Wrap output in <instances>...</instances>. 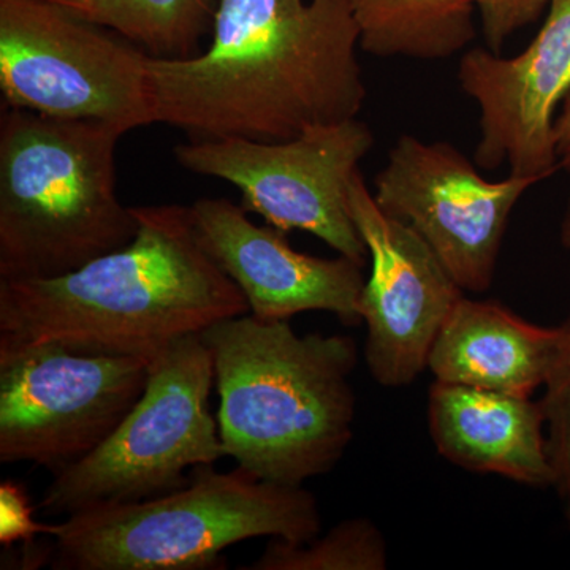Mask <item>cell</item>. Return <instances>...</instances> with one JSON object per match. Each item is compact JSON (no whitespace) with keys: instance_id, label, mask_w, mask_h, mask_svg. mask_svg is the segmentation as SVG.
<instances>
[{"instance_id":"cell-10","label":"cell","mask_w":570,"mask_h":570,"mask_svg":"<svg viewBox=\"0 0 570 570\" xmlns=\"http://www.w3.org/2000/svg\"><path fill=\"white\" fill-rule=\"evenodd\" d=\"M534 179L489 181L445 141L397 138L374 179L382 212L411 225L463 292L483 294L494 273L510 214Z\"/></svg>"},{"instance_id":"cell-20","label":"cell","mask_w":570,"mask_h":570,"mask_svg":"<svg viewBox=\"0 0 570 570\" xmlns=\"http://www.w3.org/2000/svg\"><path fill=\"white\" fill-rule=\"evenodd\" d=\"M489 50L501 51L505 40L538 21L551 0H474Z\"/></svg>"},{"instance_id":"cell-13","label":"cell","mask_w":570,"mask_h":570,"mask_svg":"<svg viewBox=\"0 0 570 570\" xmlns=\"http://www.w3.org/2000/svg\"><path fill=\"white\" fill-rule=\"evenodd\" d=\"M190 209L198 242L243 292L254 317L288 321L324 311L343 325L362 322L365 266L346 255L322 258L298 253L285 232L254 224L242 205L227 198H200Z\"/></svg>"},{"instance_id":"cell-5","label":"cell","mask_w":570,"mask_h":570,"mask_svg":"<svg viewBox=\"0 0 570 570\" xmlns=\"http://www.w3.org/2000/svg\"><path fill=\"white\" fill-rule=\"evenodd\" d=\"M322 531L317 499L303 485L242 468L190 469L183 489L146 501L82 510L51 524L55 570H214L245 540L309 542Z\"/></svg>"},{"instance_id":"cell-8","label":"cell","mask_w":570,"mask_h":570,"mask_svg":"<svg viewBox=\"0 0 570 570\" xmlns=\"http://www.w3.org/2000/svg\"><path fill=\"white\" fill-rule=\"evenodd\" d=\"M373 145L370 126L354 118L284 141L190 140L176 146L175 157L187 171L230 183L243 208L266 224L317 236L365 266L370 255L348 209V189Z\"/></svg>"},{"instance_id":"cell-14","label":"cell","mask_w":570,"mask_h":570,"mask_svg":"<svg viewBox=\"0 0 570 570\" xmlns=\"http://www.w3.org/2000/svg\"><path fill=\"white\" fill-rule=\"evenodd\" d=\"M428 428L439 455L479 474L553 487L546 417L531 396L434 381Z\"/></svg>"},{"instance_id":"cell-21","label":"cell","mask_w":570,"mask_h":570,"mask_svg":"<svg viewBox=\"0 0 570 570\" xmlns=\"http://www.w3.org/2000/svg\"><path fill=\"white\" fill-rule=\"evenodd\" d=\"M39 534L50 535L51 524L36 520L24 485L13 480L0 483V543L10 549L33 542Z\"/></svg>"},{"instance_id":"cell-11","label":"cell","mask_w":570,"mask_h":570,"mask_svg":"<svg viewBox=\"0 0 570 570\" xmlns=\"http://www.w3.org/2000/svg\"><path fill=\"white\" fill-rule=\"evenodd\" d=\"M348 209L371 262L360 295L366 365L382 387H406L426 370L439 330L463 288L411 225L382 212L362 171L348 189Z\"/></svg>"},{"instance_id":"cell-1","label":"cell","mask_w":570,"mask_h":570,"mask_svg":"<svg viewBox=\"0 0 570 570\" xmlns=\"http://www.w3.org/2000/svg\"><path fill=\"white\" fill-rule=\"evenodd\" d=\"M351 0H220L208 50L146 63L153 121L190 140L284 141L366 100Z\"/></svg>"},{"instance_id":"cell-18","label":"cell","mask_w":570,"mask_h":570,"mask_svg":"<svg viewBox=\"0 0 570 570\" xmlns=\"http://www.w3.org/2000/svg\"><path fill=\"white\" fill-rule=\"evenodd\" d=\"M389 549L373 521L355 517L341 521L325 535L294 543L272 539L264 553L242 570H385Z\"/></svg>"},{"instance_id":"cell-23","label":"cell","mask_w":570,"mask_h":570,"mask_svg":"<svg viewBox=\"0 0 570 570\" xmlns=\"http://www.w3.org/2000/svg\"><path fill=\"white\" fill-rule=\"evenodd\" d=\"M560 235L562 247H564L570 255V197L568 205H566L564 214H562Z\"/></svg>"},{"instance_id":"cell-22","label":"cell","mask_w":570,"mask_h":570,"mask_svg":"<svg viewBox=\"0 0 570 570\" xmlns=\"http://www.w3.org/2000/svg\"><path fill=\"white\" fill-rule=\"evenodd\" d=\"M554 138H557L558 153L560 156L570 148V94L562 104V110L554 121Z\"/></svg>"},{"instance_id":"cell-17","label":"cell","mask_w":570,"mask_h":570,"mask_svg":"<svg viewBox=\"0 0 570 570\" xmlns=\"http://www.w3.org/2000/svg\"><path fill=\"white\" fill-rule=\"evenodd\" d=\"M82 20L121 33L151 58L200 55L220 0H55Z\"/></svg>"},{"instance_id":"cell-7","label":"cell","mask_w":570,"mask_h":570,"mask_svg":"<svg viewBox=\"0 0 570 570\" xmlns=\"http://www.w3.org/2000/svg\"><path fill=\"white\" fill-rule=\"evenodd\" d=\"M148 58L121 33L55 0H0L3 107L130 132L154 124Z\"/></svg>"},{"instance_id":"cell-12","label":"cell","mask_w":570,"mask_h":570,"mask_svg":"<svg viewBox=\"0 0 570 570\" xmlns=\"http://www.w3.org/2000/svg\"><path fill=\"white\" fill-rule=\"evenodd\" d=\"M461 89L478 104V167L549 178L560 167L554 121L570 94V0H551L542 29L515 58L474 48L461 56Z\"/></svg>"},{"instance_id":"cell-24","label":"cell","mask_w":570,"mask_h":570,"mask_svg":"<svg viewBox=\"0 0 570 570\" xmlns=\"http://www.w3.org/2000/svg\"><path fill=\"white\" fill-rule=\"evenodd\" d=\"M560 167L570 174V148L566 149L560 156Z\"/></svg>"},{"instance_id":"cell-16","label":"cell","mask_w":570,"mask_h":570,"mask_svg":"<svg viewBox=\"0 0 570 570\" xmlns=\"http://www.w3.org/2000/svg\"><path fill=\"white\" fill-rule=\"evenodd\" d=\"M360 48L376 58L438 61L474 40V0H351Z\"/></svg>"},{"instance_id":"cell-6","label":"cell","mask_w":570,"mask_h":570,"mask_svg":"<svg viewBox=\"0 0 570 570\" xmlns=\"http://www.w3.org/2000/svg\"><path fill=\"white\" fill-rule=\"evenodd\" d=\"M214 382L213 355L200 335L183 337L149 360L140 400L99 448L52 472L41 512L70 517L186 487L190 469L225 456L209 411Z\"/></svg>"},{"instance_id":"cell-3","label":"cell","mask_w":570,"mask_h":570,"mask_svg":"<svg viewBox=\"0 0 570 570\" xmlns=\"http://www.w3.org/2000/svg\"><path fill=\"white\" fill-rule=\"evenodd\" d=\"M200 336L213 355L225 456L283 485H303L340 463L354 439L358 348L351 336H299L288 321L249 313Z\"/></svg>"},{"instance_id":"cell-19","label":"cell","mask_w":570,"mask_h":570,"mask_svg":"<svg viewBox=\"0 0 570 570\" xmlns=\"http://www.w3.org/2000/svg\"><path fill=\"white\" fill-rule=\"evenodd\" d=\"M558 330V346L549 374L546 393L540 400L546 417L547 444L553 487L566 505V517L570 523V314Z\"/></svg>"},{"instance_id":"cell-9","label":"cell","mask_w":570,"mask_h":570,"mask_svg":"<svg viewBox=\"0 0 570 570\" xmlns=\"http://www.w3.org/2000/svg\"><path fill=\"white\" fill-rule=\"evenodd\" d=\"M148 373L138 356L0 346V463L56 472L85 459L140 400Z\"/></svg>"},{"instance_id":"cell-15","label":"cell","mask_w":570,"mask_h":570,"mask_svg":"<svg viewBox=\"0 0 570 570\" xmlns=\"http://www.w3.org/2000/svg\"><path fill=\"white\" fill-rule=\"evenodd\" d=\"M557 346V328L463 295L439 330L428 370L445 384L531 396L546 384Z\"/></svg>"},{"instance_id":"cell-2","label":"cell","mask_w":570,"mask_h":570,"mask_svg":"<svg viewBox=\"0 0 570 570\" xmlns=\"http://www.w3.org/2000/svg\"><path fill=\"white\" fill-rule=\"evenodd\" d=\"M134 212L138 232L121 249L67 275L0 281V346L58 343L149 362L183 337L249 313L198 242L190 206Z\"/></svg>"},{"instance_id":"cell-4","label":"cell","mask_w":570,"mask_h":570,"mask_svg":"<svg viewBox=\"0 0 570 570\" xmlns=\"http://www.w3.org/2000/svg\"><path fill=\"white\" fill-rule=\"evenodd\" d=\"M122 135L102 121L3 107L0 281L67 275L132 242L134 206L116 193Z\"/></svg>"}]
</instances>
